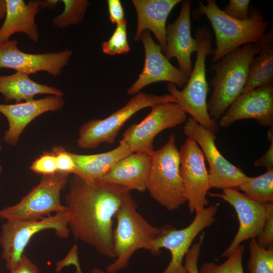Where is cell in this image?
<instances>
[{
	"mask_svg": "<svg viewBox=\"0 0 273 273\" xmlns=\"http://www.w3.org/2000/svg\"><path fill=\"white\" fill-rule=\"evenodd\" d=\"M179 153L180 174L185 194L191 213L208 206L206 196L211 186L205 157L198 144L187 138Z\"/></svg>",
	"mask_w": 273,
	"mask_h": 273,
	"instance_id": "4fadbf2b",
	"label": "cell"
},
{
	"mask_svg": "<svg viewBox=\"0 0 273 273\" xmlns=\"http://www.w3.org/2000/svg\"><path fill=\"white\" fill-rule=\"evenodd\" d=\"M266 217L261 234L256 239L258 244L267 249H273V202L265 204Z\"/></svg>",
	"mask_w": 273,
	"mask_h": 273,
	"instance_id": "1f68e13d",
	"label": "cell"
},
{
	"mask_svg": "<svg viewBox=\"0 0 273 273\" xmlns=\"http://www.w3.org/2000/svg\"><path fill=\"white\" fill-rule=\"evenodd\" d=\"M245 250L243 245H240L221 264L213 262L204 263L199 273H244L243 266V255Z\"/></svg>",
	"mask_w": 273,
	"mask_h": 273,
	"instance_id": "f1b7e54d",
	"label": "cell"
},
{
	"mask_svg": "<svg viewBox=\"0 0 273 273\" xmlns=\"http://www.w3.org/2000/svg\"><path fill=\"white\" fill-rule=\"evenodd\" d=\"M258 43H248L230 52L213 63L214 72L210 84L213 91L207 103L210 116L219 119L243 92L247 81L249 64L260 50Z\"/></svg>",
	"mask_w": 273,
	"mask_h": 273,
	"instance_id": "3957f363",
	"label": "cell"
},
{
	"mask_svg": "<svg viewBox=\"0 0 273 273\" xmlns=\"http://www.w3.org/2000/svg\"><path fill=\"white\" fill-rule=\"evenodd\" d=\"M46 230H53L58 236L67 238L70 231L66 211L39 219L6 220L2 225L0 245L2 258L9 270L20 260L32 236Z\"/></svg>",
	"mask_w": 273,
	"mask_h": 273,
	"instance_id": "ba28073f",
	"label": "cell"
},
{
	"mask_svg": "<svg viewBox=\"0 0 273 273\" xmlns=\"http://www.w3.org/2000/svg\"><path fill=\"white\" fill-rule=\"evenodd\" d=\"M81 273H82V272H81Z\"/></svg>",
	"mask_w": 273,
	"mask_h": 273,
	"instance_id": "f6af8a7d",
	"label": "cell"
},
{
	"mask_svg": "<svg viewBox=\"0 0 273 273\" xmlns=\"http://www.w3.org/2000/svg\"><path fill=\"white\" fill-rule=\"evenodd\" d=\"M179 167V153L175 135L172 133L164 146L152 155L146 186L151 197L169 211L187 202Z\"/></svg>",
	"mask_w": 273,
	"mask_h": 273,
	"instance_id": "8992f818",
	"label": "cell"
},
{
	"mask_svg": "<svg viewBox=\"0 0 273 273\" xmlns=\"http://www.w3.org/2000/svg\"><path fill=\"white\" fill-rule=\"evenodd\" d=\"M250 3V0H230L222 11L232 18L245 20L249 17Z\"/></svg>",
	"mask_w": 273,
	"mask_h": 273,
	"instance_id": "d6a6232c",
	"label": "cell"
},
{
	"mask_svg": "<svg viewBox=\"0 0 273 273\" xmlns=\"http://www.w3.org/2000/svg\"><path fill=\"white\" fill-rule=\"evenodd\" d=\"M2 148L0 143V152L2 151Z\"/></svg>",
	"mask_w": 273,
	"mask_h": 273,
	"instance_id": "ee69618b",
	"label": "cell"
},
{
	"mask_svg": "<svg viewBox=\"0 0 273 273\" xmlns=\"http://www.w3.org/2000/svg\"><path fill=\"white\" fill-rule=\"evenodd\" d=\"M91 273H108L107 272H105L101 269L99 268H94L91 271Z\"/></svg>",
	"mask_w": 273,
	"mask_h": 273,
	"instance_id": "b9f144b4",
	"label": "cell"
},
{
	"mask_svg": "<svg viewBox=\"0 0 273 273\" xmlns=\"http://www.w3.org/2000/svg\"><path fill=\"white\" fill-rule=\"evenodd\" d=\"M151 108L150 112L141 122L131 124L123 134L121 141L132 152L152 155L155 151L153 142L156 136L187 120L186 113L176 103L163 102Z\"/></svg>",
	"mask_w": 273,
	"mask_h": 273,
	"instance_id": "7c38bea8",
	"label": "cell"
},
{
	"mask_svg": "<svg viewBox=\"0 0 273 273\" xmlns=\"http://www.w3.org/2000/svg\"><path fill=\"white\" fill-rule=\"evenodd\" d=\"M64 104L63 97L53 95L14 104L0 103V113L9 123L4 136L5 143L16 146L21 134L33 120L46 112L61 109Z\"/></svg>",
	"mask_w": 273,
	"mask_h": 273,
	"instance_id": "d6986e66",
	"label": "cell"
},
{
	"mask_svg": "<svg viewBox=\"0 0 273 273\" xmlns=\"http://www.w3.org/2000/svg\"><path fill=\"white\" fill-rule=\"evenodd\" d=\"M51 152L56 156L58 171L69 174L73 173L75 164L71 156L70 152L60 146H54Z\"/></svg>",
	"mask_w": 273,
	"mask_h": 273,
	"instance_id": "e575fe53",
	"label": "cell"
},
{
	"mask_svg": "<svg viewBox=\"0 0 273 273\" xmlns=\"http://www.w3.org/2000/svg\"><path fill=\"white\" fill-rule=\"evenodd\" d=\"M140 39L145 50L144 67L136 80L127 89V94L134 95L146 86L160 81H167L184 88L189 78L167 59L159 44L152 38L150 31H143Z\"/></svg>",
	"mask_w": 273,
	"mask_h": 273,
	"instance_id": "2e32d148",
	"label": "cell"
},
{
	"mask_svg": "<svg viewBox=\"0 0 273 273\" xmlns=\"http://www.w3.org/2000/svg\"><path fill=\"white\" fill-rule=\"evenodd\" d=\"M163 102L177 103L171 94L155 95L140 92L121 108L102 119H92L79 128L78 146L93 149L101 144H113L124 123L139 111Z\"/></svg>",
	"mask_w": 273,
	"mask_h": 273,
	"instance_id": "52a82bcc",
	"label": "cell"
},
{
	"mask_svg": "<svg viewBox=\"0 0 273 273\" xmlns=\"http://www.w3.org/2000/svg\"><path fill=\"white\" fill-rule=\"evenodd\" d=\"M69 173L59 171L42 175L39 183L18 203L0 210V218L8 219H39L53 212L66 210L60 200L62 190L69 182Z\"/></svg>",
	"mask_w": 273,
	"mask_h": 273,
	"instance_id": "9c48e42d",
	"label": "cell"
},
{
	"mask_svg": "<svg viewBox=\"0 0 273 273\" xmlns=\"http://www.w3.org/2000/svg\"><path fill=\"white\" fill-rule=\"evenodd\" d=\"M109 18L113 24H118L125 21L123 8L119 0L107 1Z\"/></svg>",
	"mask_w": 273,
	"mask_h": 273,
	"instance_id": "8d00e7d4",
	"label": "cell"
},
{
	"mask_svg": "<svg viewBox=\"0 0 273 273\" xmlns=\"http://www.w3.org/2000/svg\"><path fill=\"white\" fill-rule=\"evenodd\" d=\"M207 194L229 203L234 208L237 214L239 222L238 232L221 255L222 257L227 258L242 242L256 238L261 234L265 221V206L250 199L237 189H224L222 193H208Z\"/></svg>",
	"mask_w": 273,
	"mask_h": 273,
	"instance_id": "9a60e30c",
	"label": "cell"
},
{
	"mask_svg": "<svg viewBox=\"0 0 273 273\" xmlns=\"http://www.w3.org/2000/svg\"><path fill=\"white\" fill-rule=\"evenodd\" d=\"M192 2L182 3L178 16L166 27V46L164 55L169 61L175 58L179 70L188 78L192 71L191 56L198 44L191 34L190 12Z\"/></svg>",
	"mask_w": 273,
	"mask_h": 273,
	"instance_id": "ac0fdd59",
	"label": "cell"
},
{
	"mask_svg": "<svg viewBox=\"0 0 273 273\" xmlns=\"http://www.w3.org/2000/svg\"><path fill=\"white\" fill-rule=\"evenodd\" d=\"M64 6L62 13L54 17V27L64 28L77 25L83 19L90 4L87 0H62Z\"/></svg>",
	"mask_w": 273,
	"mask_h": 273,
	"instance_id": "4316f807",
	"label": "cell"
},
{
	"mask_svg": "<svg viewBox=\"0 0 273 273\" xmlns=\"http://www.w3.org/2000/svg\"><path fill=\"white\" fill-rule=\"evenodd\" d=\"M60 1L58 0H43L41 1V9L48 8L53 9L55 8Z\"/></svg>",
	"mask_w": 273,
	"mask_h": 273,
	"instance_id": "ab89813d",
	"label": "cell"
},
{
	"mask_svg": "<svg viewBox=\"0 0 273 273\" xmlns=\"http://www.w3.org/2000/svg\"><path fill=\"white\" fill-rule=\"evenodd\" d=\"M0 94L6 103H16L34 100L39 94L63 97V92L54 86L42 84L31 80L28 75L16 72L11 75H0Z\"/></svg>",
	"mask_w": 273,
	"mask_h": 273,
	"instance_id": "cb8c5ba5",
	"label": "cell"
},
{
	"mask_svg": "<svg viewBox=\"0 0 273 273\" xmlns=\"http://www.w3.org/2000/svg\"><path fill=\"white\" fill-rule=\"evenodd\" d=\"M77 258L78 259V247L76 244H74L65 258L57 262L56 268V272H59L63 267L66 266L73 264V263Z\"/></svg>",
	"mask_w": 273,
	"mask_h": 273,
	"instance_id": "f35d334b",
	"label": "cell"
},
{
	"mask_svg": "<svg viewBox=\"0 0 273 273\" xmlns=\"http://www.w3.org/2000/svg\"><path fill=\"white\" fill-rule=\"evenodd\" d=\"M130 192L118 185L73 174L64 206L68 227L75 239L100 254L115 258L113 219Z\"/></svg>",
	"mask_w": 273,
	"mask_h": 273,
	"instance_id": "6da1fadb",
	"label": "cell"
},
{
	"mask_svg": "<svg viewBox=\"0 0 273 273\" xmlns=\"http://www.w3.org/2000/svg\"><path fill=\"white\" fill-rule=\"evenodd\" d=\"M18 41L0 42V69H12L29 75L44 71L53 76L60 75L72 55V51L65 49L55 53L29 54L21 51Z\"/></svg>",
	"mask_w": 273,
	"mask_h": 273,
	"instance_id": "5bb4252c",
	"label": "cell"
},
{
	"mask_svg": "<svg viewBox=\"0 0 273 273\" xmlns=\"http://www.w3.org/2000/svg\"><path fill=\"white\" fill-rule=\"evenodd\" d=\"M117 147L109 151L92 155L70 152L75 164L73 174L89 180H101L119 160L131 153L121 140Z\"/></svg>",
	"mask_w": 273,
	"mask_h": 273,
	"instance_id": "603a6c76",
	"label": "cell"
},
{
	"mask_svg": "<svg viewBox=\"0 0 273 273\" xmlns=\"http://www.w3.org/2000/svg\"><path fill=\"white\" fill-rule=\"evenodd\" d=\"M102 49L104 53L114 56L128 53L130 47L127 40V21L117 24V26L107 41L102 43Z\"/></svg>",
	"mask_w": 273,
	"mask_h": 273,
	"instance_id": "f546056e",
	"label": "cell"
},
{
	"mask_svg": "<svg viewBox=\"0 0 273 273\" xmlns=\"http://www.w3.org/2000/svg\"><path fill=\"white\" fill-rule=\"evenodd\" d=\"M114 218L117 225L113 232L115 261L108 265L106 272L115 273L126 267L133 254L140 249L152 254H160L155 242L161 231L150 224L137 211L136 204L130 195L121 205Z\"/></svg>",
	"mask_w": 273,
	"mask_h": 273,
	"instance_id": "5b68a950",
	"label": "cell"
},
{
	"mask_svg": "<svg viewBox=\"0 0 273 273\" xmlns=\"http://www.w3.org/2000/svg\"><path fill=\"white\" fill-rule=\"evenodd\" d=\"M7 9L6 0H0V20L5 17Z\"/></svg>",
	"mask_w": 273,
	"mask_h": 273,
	"instance_id": "60d3db41",
	"label": "cell"
},
{
	"mask_svg": "<svg viewBox=\"0 0 273 273\" xmlns=\"http://www.w3.org/2000/svg\"><path fill=\"white\" fill-rule=\"evenodd\" d=\"M257 43L261 49L249 64L248 77L242 93L261 85L273 84L272 28L266 31Z\"/></svg>",
	"mask_w": 273,
	"mask_h": 273,
	"instance_id": "d4e9b609",
	"label": "cell"
},
{
	"mask_svg": "<svg viewBox=\"0 0 273 273\" xmlns=\"http://www.w3.org/2000/svg\"><path fill=\"white\" fill-rule=\"evenodd\" d=\"M205 236V233L203 232L200 235L198 241L190 247L185 256L184 265L188 273H199L198 262Z\"/></svg>",
	"mask_w": 273,
	"mask_h": 273,
	"instance_id": "836d02e7",
	"label": "cell"
},
{
	"mask_svg": "<svg viewBox=\"0 0 273 273\" xmlns=\"http://www.w3.org/2000/svg\"><path fill=\"white\" fill-rule=\"evenodd\" d=\"M246 119L256 120L263 126H273V84L241 93L220 117L217 124L226 128L237 121Z\"/></svg>",
	"mask_w": 273,
	"mask_h": 273,
	"instance_id": "e0dca14e",
	"label": "cell"
},
{
	"mask_svg": "<svg viewBox=\"0 0 273 273\" xmlns=\"http://www.w3.org/2000/svg\"><path fill=\"white\" fill-rule=\"evenodd\" d=\"M7 9L4 21L0 28V42L10 40L15 33H24L34 42L39 40L35 16L41 9V1L6 0Z\"/></svg>",
	"mask_w": 273,
	"mask_h": 273,
	"instance_id": "7402d4cb",
	"label": "cell"
},
{
	"mask_svg": "<svg viewBox=\"0 0 273 273\" xmlns=\"http://www.w3.org/2000/svg\"><path fill=\"white\" fill-rule=\"evenodd\" d=\"M10 273H39L37 266L23 254Z\"/></svg>",
	"mask_w": 273,
	"mask_h": 273,
	"instance_id": "74e56055",
	"label": "cell"
},
{
	"mask_svg": "<svg viewBox=\"0 0 273 273\" xmlns=\"http://www.w3.org/2000/svg\"><path fill=\"white\" fill-rule=\"evenodd\" d=\"M195 38L198 44L196 58L186 85L179 90L173 83H168L167 89L186 114H189L198 123L216 134L219 126L207 110L209 88L205 63L207 56L214 51L212 48L213 37L210 30L203 26L197 29Z\"/></svg>",
	"mask_w": 273,
	"mask_h": 273,
	"instance_id": "277c9868",
	"label": "cell"
},
{
	"mask_svg": "<svg viewBox=\"0 0 273 273\" xmlns=\"http://www.w3.org/2000/svg\"><path fill=\"white\" fill-rule=\"evenodd\" d=\"M184 133L200 146L209 164L211 188L237 189L249 177L241 168L225 159L217 148L215 134L204 128L192 117L185 122Z\"/></svg>",
	"mask_w": 273,
	"mask_h": 273,
	"instance_id": "30bf717a",
	"label": "cell"
},
{
	"mask_svg": "<svg viewBox=\"0 0 273 273\" xmlns=\"http://www.w3.org/2000/svg\"><path fill=\"white\" fill-rule=\"evenodd\" d=\"M2 165L0 164V174H1V173L2 172Z\"/></svg>",
	"mask_w": 273,
	"mask_h": 273,
	"instance_id": "7bdbcfd3",
	"label": "cell"
},
{
	"mask_svg": "<svg viewBox=\"0 0 273 273\" xmlns=\"http://www.w3.org/2000/svg\"><path fill=\"white\" fill-rule=\"evenodd\" d=\"M152 155L133 152L117 161L101 180L129 191L144 192L151 164Z\"/></svg>",
	"mask_w": 273,
	"mask_h": 273,
	"instance_id": "44dd1931",
	"label": "cell"
},
{
	"mask_svg": "<svg viewBox=\"0 0 273 273\" xmlns=\"http://www.w3.org/2000/svg\"><path fill=\"white\" fill-rule=\"evenodd\" d=\"M237 189L242 191L250 199L261 204L273 202V169H267L257 176H249Z\"/></svg>",
	"mask_w": 273,
	"mask_h": 273,
	"instance_id": "484cf974",
	"label": "cell"
},
{
	"mask_svg": "<svg viewBox=\"0 0 273 273\" xmlns=\"http://www.w3.org/2000/svg\"><path fill=\"white\" fill-rule=\"evenodd\" d=\"M249 247L248 273H273V249L261 247L256 238L251 239Z\"/></svg>",
	"mask_w": 273,
	"mask_h": 273,
	"instance_id": "83f0119b",
	"label": "cell"
},
{
	"mask_svg": "<svg viewBox=\"0 0 273 273\" xmlns=\"http://www.w3.org/2000/svg\"><path fill=\"white\" fill-rule=\"evenodd\" d=\"M181 0H132L137 16L134 40L140 39L145 30L151 31L157 39L164 54L166 46V24L173 8Z\"/></svg>",
	"mask_w": 273,
	"mask_h": 273,
	"instance_id": "ffe728a7",
	"label": "cell"
},
{
	"mask_svg": "<svg viewBox=\"0 0 273 273\" xmlns=\"http://www.w3.org/2000/svg\"><path fill=\"white\" fill-rule=\"evenodd\" d=\"M34 172L42 175H47L58 171L56 158L51 152H44L36 159L30 166Z\"/></svg>",
	"mask_w": 273,
	"mask_h": 273,
	"instance_id": "4dcf8cb0",
	"label": "cell"
},
{
	"mask_svg": "<svg viewBox=\"0 0 273 273\" xmlns=\"http://www.w3.org/2000/svg\"><path fill=\"white\" fill-rule=\"evenodd\" d=\"M198 15H205L214 31L216 49L212 61L215 63L233 50L248 43H256L267 31L269 22L254 6L249 9L245 20L232 18L225 14L215 0L198 3Z\"/></svg>",
	"mask_w": 273,
	"mask_h": 273,
	"instance_id": "7a4b0ae2",
	"label": "cell"
},
{
	"mask_svg": "<svg viewBox=\"0 0 273 273\" xmlns=\"http://www.w3.org/2000/svg\"><path fill=\"white\" fill-rule=\"evenodd\" d=\"M219 205L216 203L196 212L193 221L184 229L176 230L171 225L161 227L155 242V248L160 254L161 248L168 250L171 254L170 261L162 273H188L183 264L185 256L197 236L215 222Z\"/></svg>",
	"mask_w": 273,
	"mask_h": 273,
	"instance_id": "8fae6325",
	"label": "cell"
},
{
	"mask_svg": "<svg viewBox=\"0 0 273 273\" xmlns=\"http://www.w3.org/2000/svg\"><path fill=\"white\" fill-rule=\"evenodd\" d=\"M267 138L270 144L266 152L260 158L255 160V166H263L267 169H273V126L269 127Z\"/></svg>",
	"mask_w": 273,
	"mask_h": 273,
	"instance_id": "d590c367",
	"label": "cell"
}]
</instances>
